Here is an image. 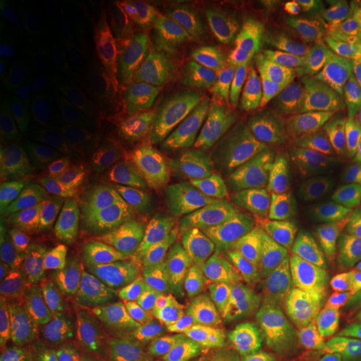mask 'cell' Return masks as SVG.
<instances>
[{
  "mask_svg": "<svg viewBox=\"0 0 361 361\" xmlns=\"http://www.w3.org/2000/svg\"><path fill=\"white\" fill-rule=\"evenodd\" d=\"M0 25L7 49L17 62L22 61L19 69L35 84L42 82L61 92L57 51L47 20L35 17L20 2L2 0Z\"/></svg>",
  "mask_w": 361,
  "mask_h": 361,
  "instance_id": "cell-18",
  "label": "cell"
},
{
  "mask_svg": "<svg viewBox=\"0 0 361 361\" xmlns=\"http://www.w3.org/2000/svg\"><path fill=\"white\" fill-rule=\"evenodd\" d=\"M161 192L164 191L149 183L85 191L80 207V239L129 224V219H134L135 213Z\"/></svg>",
  "mask_w": 361,
  "mask_h": 361,
  "instance_id": "cell-23",
  "label": "cell"
},
{
  "mask_svg": "<svg viewBox=\"0 0 361 361\" xmlns=\"http://www.w3.org/2000/svg\"><path fill=\"white\" fill-rule=\"evenodd\" d=\"M300 340L322 353L338 355L361 345V279L323 288L296 303Z\"/></svg>",
  "mask_w": 361,
  "mask_h": 361,
  "instance_id": "cell-14",
  "label": "cell"
},
{
  "mask_svg": "<svg viewBox=\"0 0 361 361\" xmlns=\"http://www.w3.org/2000/svg\"><path fill=\"white\" fill-rule=\"evenodd\" d=\"M268 51L291 102L323 97L335 87L329 52L296 4H276L263 22Z\"/></svg>",
  "mask_w": 361,
  "mask_h": 361,
  "instance_id": "cell-9",
  "label": "cell"
},
{
  "mask_svg": "<svg viewBox=\"0 0 361 361\" xmlns=\"http://www.w3.org/2000/svg\"><path fill=\"white\" fill-rule=\"evenodd\" d=\"M147 92L159 112L180 173L196 188V192L209 188L218 178L231 141V137L226 139L224 126L206 119L189 107L164 101L152 90L147 89Z\"/></svg>",
  "mask_w": 361,
  "mask_h": 361,
  "instance_id": "cell-15",
  "label": "cell"
},
{
  "mask_svg": "<svg viewBox=\"0 0 361 361\" xmlns=\"http://www.w3.org/2000/svg\"><path fill=\"white\" fill-rule=\"evenodd\" d=\"M191 204L209 219L256 293L279 290L296 276L303 263L298 247L301 219L284 209L239 133L231 135L218 178L200 189Z\"/></svg>",
  "mask_w": 361,
  "mask_h": 361,
  "instance_id": "cell-1",
  "label": "cell"
},
{
  "mask_svg": "<svg viewBox=\"0 0 361 361\" xmlns=\"http://www.w3.org/2000/svg\"><path fill=\"white\" fill-rule=\"evenodd\" d=\"M134 221L156 234L180 261L223 295L241 305L256 295L250 274L236 256L179 197L161 192L135 213Z\"/></svg>",
  "mask_w": 361,
  "mask_h": 361,
  "instance_id": "cell-6",
  "label": "cell"
},
{
  "mask_svg": "<svg viewBox=\"0 0 361 361\" xmlns=\"http://www.w3.org/2000/svg\"><path fill=\"white\" fill-rule=\"evenodd\" d=\"M82 192V176L71 156L54 144H39L27 159L20 183L4 209L20 226L34 231Z\"/></svg>",
  "mask_w": 361,
  "mask_h": 361,
  "instance_id": "cell-12",
  "label": "cell"
},
{
  "mask_svg": "<svg viewBox=\"0 0 361 361\" xmlns=\"http://www.w3.org/2000/svg\"><path fill=\"white\" fill-rule=\"evenodd\" d=\"M104 35L133 85L149 79L151 69V22L128 4H111L99 16Z\"/></svg>",
  "mask_w": 361,
  "mask_h": 361,
  "instance_id": "cell-21",
  "label": "cell"
},
{
  "mask_svg": "<svg viewBox=\"0 0 361 361\" xmlns=\"http://www.w3.org/2000/svg\"><path fill=\"white\" fill-rule=\"evenodd\" d=\"M333 204L335 207H361V151L338 184Z\"/></svg>",
  "mask_w": 361,
  "mask_h": 361,
  "instance_id": "cell-29",
  "label": "cell"
},
{
  "mask_svg": "<svg viewBox=\"0 0 361 361\" xmlns=\"http://www.w3.org/2000/svg\"><path fill=\"white\" fill-rule=\"evenodd\" d=\"M247 361H298V360L293 358L291 355L284 353L281 350H264L261 351V353L255 355V358Z\"/></svg>",
  "mask_w": 361,
  "mask_h": 361,
  "instance_id": "cell-30",
  "label": "cell"
},
{
  "mask_svg": "<svg viewBox=\"0 0 361 361\" xmlns=\"http://www.w3.org/2000/svg\"><path fill=\"white\" fill-rule=\"evenodd\" d=\"M47 24L57 51L61 92L78 114L102 109L116 101L117 92L134 87L117 62L99 19L56 12Z\"/></svg>",
  "mask_w": 361,
  "mask_h": 361,
  "instance_id": "cell-5",
  "label": "cell"
},
{
  "mask_svg": "<svg viewBox=\"0 0 361 361\" xmlns=\"http://www.w3.org/2000/svg\"><path fill=\"white\" fill-rule=\"evenodd\" d=\"M310 269L319 286L329 288L361 276V207H333L313 221Z\"/></svg>",
  "mask_w": 361,
  "mask_h": 361,
  "instance_id": "cell-17",
  "label": "cell"
},
{
  "mask_svg": "<svg viewBox=\"0 0 361 361\" xmlns=\"http://www.w3.org/2000/svg\"><path fill=\"white\" fill-rule=\"evenodd\" d=\"M159 20L186 85L191 109L216 124L224 126L219 94L228 82L224 51L216 20H207L197 8L166 6L152 11ZM226 128V126H224Z\"/></svg>",
  "mask_w": 361,
  "mask_h": 361,
  "instance_id": "cell-7",
  "label": "cell"
},
{
  "mask_svg": "<svg viewBox=\"0 0 361 361\" xmlns=\"http://www.w3.org/2000/svg\"><path fill=\"white\" fill-rule=\"evenodd\" d=\"M64 361H112V360L101 358V356H92V355H69Z\"/></svg>",
  "mask_w": 361,
  "mask_h": 361,
  "instance_id": "cell-31",
  "label": "cell"
},
{
  "mask_svg": "<svg viewBox=\"0 0 361 361\" xmlns=\"http://www.w3.org/2000/svg\"><path fill=\"white\" fill-rule=\"evenodd\" d=\"M291 109L293 197L301 219L314 221L335 207L338 184L361 151V82L336 84Z\"/></svg>",
  "mask_w": 361,
  "mask_h": 361,
  "instance_id": "cell-2",
  "label": "cell"
},
{
  "mask_svg": "<svg viewBox=\"0 0 361 361\" xmlns=\"http://www.w3.org/2000/svg\"><path fill=\"white\" fill-rule=\"evenodd\" d=\"M142 324L174 361H241V338L234 328L166 310L152 301Z\"/></svg>",
  "mask_w": 361,
  "mask_h": 361,
  "instance_id": "cell-16",
  "label": "cell"
},
{
  "mask_svg": "<svg viewBox=\"0 0 361 361\" xmlns=\"http://www.w3.org/2000/svg\"><path fill=\"white\" fill-rule=\"evenodd\" d=\"M13 361H51V360L42 358V356H30V358H22V360H13Z\"/></svg>",
  "mask_w": 361,
  "mask_h": 361,
  "instance_id": "cell-32",
  "label": "cell"
},
{
  "mask_svg": "<svg viewBox=\"0 0 361 361\" xmlns=\"http://www.w3.org/2000/svg\"><path fill=\"white\" fill-rule=\"evenodd\" d=\"M59 129L67 154L74 161L89 191L142 183L109 104L89 114L62 117Z\"/></svg>",
  "mask_w": 361,
  "mask_h": 361,
  "instance_id": "cell-11",
  "label": "cell"
},
{
  "mask_svg": "<svg viewBox=\"0 0 361 361\" xmlns=\"http://www.w3.org/2000/svg\"><path fill=\"white\" fill-rule=\"evenodd\" d=\"M356 361H361V360H356Z\"/></svg>",
  "mask_w": 361,
  "mask_h": 361,
  "instance_id": "cell-33",
  "label": "cell"
},
{
  "mask_svg": "<svg viewBox=\"0 0 361 361\" xmlns=\"http://www.w3.org/2000/svg\"><path fill=\"white\" fill-rule=\"evenodd\" d=\"M233 94L239 135L251 159L269 180L284 209L301 219L293 197L291 101L271 62L261 20L252 24L243 56L234 64Z\"/></svg>",
  "mask_w": 361,
  "mask_h": 361,
  "instance_id": "cell-3",
  "label": "cell"
},
{
  "mask_svg": "<svg viewBox=\"0 0 361 361\" xmlns=\"http://www.w3.org/2000/svg\"><path fill=\"white\" fill-rule=\"evenodd\" d=\"M27 266L32 288L40 308L54 336H61L69 329L72 310L75 303L74 269L66 266L57 255L40 239H24Z\"/></svg>",
  "mask_w": 361,
  "mask_h": 361,
  "instance_id": "cell-19",
  "label": "cell"
},
{
  "mask_svg": "<svg viewBox=\"0 0 361 361\" xmlns=\"http://www.w3.org/2000/svg\"><path fill=\"white\" fill-rule=\"evenodd\" d=\"M345 30V51L341 64L361 74V4L328 2Z\"/></svg>",
  "mask_w": 361,
  "mask_h": 361,
  "instance_id": "cell-27",
  "label": "cell"
},
{
  "mask_svg": "<svg viewBox=\"0 0 361 361\" xmlns=\"http://www.w3.org/2000/svg\"><path fill=\"white\" fill-rule=\"evenodd\" d=\"M25 166V147L16 146V144H0V201H2V206L20 183Z\"/></svg>",
  "mask_w": 361,
  "mask_h": 361,
  "instance_id": "cell-28",
  "label": "cell"
},
{
  "mask_svg": "<svg viewBox=\"0 0 361 361\" xmlns=\"http://www.w3.org/2000/svg\"><path fill=\"white\" fill-rule=\"evenodd\" d=\"M117 128L139 176L180 201L191 204L196 188L180 173L171 152L168 134L146 85L124 90L111 104Z\"/></svg>",
  "mask_w": 361,
  "mask_h": 361,
  "instance_id": "cell-10",
  "label": "cell"
},
{
  "mask_svg": "<svg viewBox=\"0 0 361 361\" xmlns=\"http://www.w3.org/2000/svg\"><path fill=\"white\" fill-rule=\"evenodd\" d=\"M35 82L17 67L11 51L2 49V89H0V141L29 146L42 133V104Z\"/></svg>",
  "mask_w": 361,
  "mask_h": 361,
  "instance_id": "cell-20",
  "label": "cell"
},
{
  "mask_svg": "<svg viewBox=\"0 0 361 361\" xmlns=\"http://www.w3.org/2000/svg\"><path fill=\"white\" fill-rule=\"evenodd\" d=\"M0 336L4 353L32 355L52 343L40 303L30 283L24 241H11L0 263Z\"/></svg>",
  "mask_w": 361,
  "mask_h": 361,
  "instance_id": "cell-13",
  "label": "cell"
},
{
  "mask_svg": "<svg viewBox=\"0 0 361 361\" xmlns=\"http://www.w3.org/2000/svg\"><path fill=\"white\" fill-rule=\"evenodd\" d=\"M151 295L162 308L200 316L234 328L243 319V305L214 288L180 261L142 224L130 226Z\"/></svg>",
  "mask_w": 361,
  "mask_h": 361,
  "instance_id": "cell-8",
  "label": "cell"
},
{
  "mask_svg": "<svg viewBox=\"0 0 361 361\" xmlns=\"http://www.w3.org/2000/svg\"><path fill=\"white\" fill-rule=\"evenodd\" d=\"M79 346L87 355L112 361H174L142 323L106 319L80 331Z\"/></svg>",
  "mask_w": 361,
  "mask_h": 361,
  "instance_id": "cell-22",
  "label": "cell"
},
{
  "mask_svg": "<svg viewBox=\"0 0 361 361\" xmlns=\"http://www.w3.org/2000/svg\"><path fill=\"white\" fill-rule=\"evenodd\" d=\"M74 271L84 301L104 318L142 323L154 298L129 224L80 239Z\"/></svg>",
  "mask_w": 361,
  "mask_h": 361,
  "instance_id": "cell-4",
  "label": "cell"
},
{
  "mask_svg": "<svg viewBox=\"0 0 361 361\" xmlns=\"http://www.w3.org/2000/svg\"><path fill=\"white\" fill-rule=\"evenodd\" d=\"M84 196L85 192L79 194L64 211L32 231V236L45 243L56 252L57 258L71 269L75 268V256L79 250L80 207H82Z\"/></svg>",
  "mask_w": 361,
  "mask_h": 361,
  "instance_id": "cell-25",
  "label": "cell"
},
{
  "mask_svg": "<svg viewBox=\"0 0 361 361\" xmlns=\"http://www.w3.org/2000/svg\"><path fill=\"white\" fill-rule=\"evenodd\" d=\"M149 22H151V69H149V79L146 82L147 89L164 101L191 109L186 85L180 78L173 51L154 12L149 13Z\"/></svg>",
  "mask_w": 361,
  "mask_h": 361,
  "instance_id": "cell-24",
  "label": "cell"
},
{
  "mask_svg": "<svg viewBox=\"0 0 361 361\" xmlns=\"http://www.w3.org/2000/svg\"><path fill=\"white\" fill-rule=\"evenodd\" d=\"M298 11L308 22L316 37L324 45L329 56L335 57L338 62L341 61L343 51H345V30L341 22L338 20L335 12L329 8L328 2H308L296 4Z\"/></svg>",
  "mask_w": 361,
  "mask_h": 361,
  "instance_id": "cell-26",
  "label": "cell"
}]
</instances>
